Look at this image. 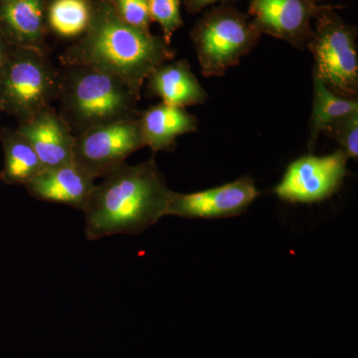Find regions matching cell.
<instances>
[{
	"mask_svg": "<svg viewBox=\"0 0 358 358\" xmlns=\"http://www.w3.org/2000/svg\"><path fill=\"white\" fill-rule=\"evenodd\" d=\"M358 112L357 98L336 95L313 74V102L308 148L312 152L320 133L339 117Z\"/></svg>",
	"mask_w": 358,
	"mask_h": 358,
	"instance_id": "e0dca14e",
	"label": "cell"
},
{
	"mask_svg": "<svg viewBox=\"0 0 358 358\" xmlns=\"http://www.w3.org/2000/svg\"><path fill=\"white\" fill-rule=\"evenodd\" d=\"M261 34L247 15L229 3L213 7L190 32L202 75L221 77L258 44Z\"/></svg>",
	"mask_w": 358,
	"mask_h": 358,
	"instance_id": "277c9868",
	"label": "cell"
},
{
	"mask_svg": "<svg viewBox=\"0 0 358 358\" xmlns=\"http://www.w3.org/2000/svg\"><path fill=\"white\" fill-rule=\"evenodd\" d=\"M0 140L4 154L0 179L6 185L25 186L43 171L34 148L16 129H2Z\"/></svg>",
	"mask_w": 358,
	"mask_h": 358,
	"instance_id": "2e32d148",
	"label": "cell"
},
{
	"mask_svg": "<svg viewBox=\"0 0 358 358\" xmlns=\"http://www.w3.org/2000/svg\"><path fill=\"white\" fill-rule=\"evenodd\" d=\"M230 1L234 0H185V6L188 13L196 14L201 13L205 7L216 3H229Z\"/></svg>",
	"mask_w": 358,
	"mask_h": 358,
	"instance_id": "7402d4cb",
	"label": "cell"
},
{
	"mask_svg": "<svg viewBox=\"0 0 358 358\" xmlns=\"http://www.w3.org/2000/svg\"><path fill=\"white\" fill-rule=\"evenodd\" d=\"M338 141L348 159L357 160L358 157V112L339 117L322 131Z\"/></svg>",
	"mask_w": 358,
	"mask_h": 358,
	"instance_id": "ffe728a7",
	"label": "cell"
},
{
	"mask_svg": "<svg viewBox=\"0 0 358 358\" xmlns=\"http://www.w3.org/2000/svg\"><path fill=\"white\" fill-rule=\"evenodd\" d=\"M348 159L341 148L324 157H301L289 164L274 193L291 203L324 201L341 189L348 173Z\"/></svg>",
	"mask_w": 358,
	"mask_h": 358,
	"instance_id": "ba28073f",
	"label": "cell"
},
{
	"mask_svg": "<svg viewBox=\"0 0 358 358\" xmlns=\"http://www.w3.org/2000/svg\"><path fill=\"white\" fill-rule=\"evenodd\" d=\"M138 122L145 147L154 152H171L178 136L194 133L199 127L196 117L185 108L162 102L141 113Z\"/></svg>",
	"mask_w": 358,
	"mask_h": 358,
	"instance_id": "5bb4252c",
	"label": "cell"
},
{
	"mask_svg": "<svg viewBox=\"0 0 358 358\" xmlns=\"http://www.w3.org/2000/svg\"><path fill=\"white\" fill-rule=\"evenodd\" d=\"M13 47L8 44L6 39L4 38L2 33L0 32V74L3 70L4 66L6 64L7 59H8L9 53H10Z\"/></svg>",
	"mask_w": 358,
	"mask_h": 358,
	"instance_id": "603a6c76",
	"label": "cell"
},
{
	"mask_svg": "<svg viewBox=\"0 0 358 358\" xmlns=\"http://www.w3.org/2000/svg\"><path fill=\"white\" fill-rule=\"evenodd\" d=\"M329 6L313 0H249L248 15L261 34L303 49L312 38L313 20Z\"/></svg>",
	"mask_w": 358,
	"mask_h": 358,
	"instance_id": "9c48e42d",
	"label": "cell"
},
{
	"mask_svg": "<svg viewBox=\"0 0 358 358\" xmlns=\"http://www.w3.org/2000/svg\"><path fill=\"white\" fill-rule=\"evenodd\" d=\"M92 0H50L47 4L49 31L64 39H78L92 18Z\"/></svg>",
	"mask_w": 358,
	"mask_h": 358,
	"instance_id": "ac0fdd59",
	"label": "cell"
},
{
	"mask_svg": "<svg viewBox=\"0 0 358 358\" xmlns=\"http://www.w3.org/2000/svg\"><path fill=\"white\" fill-rule=\"evenodd\" d=\"M95 186V179L70 162L44 169L25 188L41 201L68 205L83 211Z\"/></svg>",
	"mask_w": 358,
	"mask_h": 358,
	"instance_id": "7c38bea8",
	"label": "cell"
},
{
	"mask_svg": "<svg viewBox=\"0 0 358 358\" xmlns=\"http://www.w3.org/2000/svg\"><path fill=\"white\" fill-rule=\"evenodd\" d=\"M59 113L76 136L86 129L140 117L141 93L120 78L86 66H66L59 76Z\"/></svg>",
	"mask_w": 358,
	"mask_h": 358,
	"instance_id": "3957f363",
	"label": "cell"
},
{
	"mask_svg": "<svg viewBox=\"0 0 358 358\" xmlns=\"http://www.w3.org/2000/svg\"><path fill=\"white\" fill-rule=\"evenodd\" d=\"M93 11L86 32L61 55L65 66H86L120 78L134 91L150 73L173 60L176 52L164 37L128 24L112 0H92Z\"/></svg>",
	"mask_w": 358,
	"mask_h": 358,
	"instance_id": "6da1fadb",
	"label": "cell"
},
{
	"mask_svg": "<svg viewBox=\"0 0 358 358\" xmlns=\"http://www.w3.org/2000/svg\"><path fill=\"white\" fill-rule=\"evenodd\" d=\"M112 2L124 22L140 29L150 30L152 20L148 0H112Z\"/></svg>",
	"mask_w": 358,
	"mask_h": 358,
	"instance_id": "44dd1931",
	"label": "cell"
},
{
	"mask_svg": "<svg viewBox=\"0 0 358 358\" xmlns=\"http://www.w3.org/2000/svg\"><path fill=\"white\" fill-rule=\"evenodd\" d=\"M331 6L315 18L307 47L315 59L313 74L336 95L357 98V27L348 24Z\"/></svg>",
	"mask_w": 358,
	"mask_h": 358,
	"instance_id": "8992f818",
	"label": "cell"
},
{
	"mask_svg": "<svg viewBox=\"0 0 358 358\" xmlns=\"http://www.w3.org/2000/svg\"><path fill=\"white\" fill-rule=\"evenodd\" d=\"M255 181L244 176L226 185L188 193L171 192L166 215L187 219H219L239 216L258 199Z\"/></svg>",
	"mask_w": 358,
	"mask_h": 358,
	"instance_id": "30bf717a",
	"label": "cell"
},
{
	"mask_svg": "<svg viewBox=\"0 0 358 358\" xmlns=\"http://www.w3.org/2000/svg\"><path fill=\"white\" fill-rule=\"evenodd\" d=\"M171 192L154 159L122 164L96 185L85 206L87 238L140 234L166 216Z\"/></svg>",
	"mask_w": 358,
	"mask_h": 358,
	"instance_id": "7a4b0ae2",
	"label": "cell"
},
{
	"mask_svg": "<svg viewBox=\"0 0 358 358\" xmlns=\"http://www.w3.org/2000/svg\"><path fill=\"white\" fill-rule=\"evenodd\" d=\"M16 131L29 141L44 169L73 162L74 134L64 117L52 106L20 122Z\"/></svg>",
	"mask_w": 358,
	"mask_h": 358,
	"instance_id": "8fae6325",
	"label": "cell"
},
{
	"mask_svg": "<svg viewBox=\"0 0 358 358\" xmlns=\"http://www.w3.org/2000/svg\"><path fill=\"white\" fill-rule=\"evenodd\" d=\"M313 2H315V3H322V1H324V0H313Z\"/></svg>",
	"mask_w": 358,
	"mask_h": 358,
	"instance_id": "cb8c5ba5",
	"label": "cell"
},
{
	"mask_svg": "<svg viewBox=\"0 0 358 358\" xmlns=\"http://www.w3.org/2000/svg\"><path fill=\"white\" fill-rule=\"evenodd\" d=\"M147 80L150 93L169 105L186 108L202 105L208 99L187 60L164 63Z\"/></svg>",
	"mask_w": 358,
	"mask_h": 358,
	"instance_id": "9a60e30c",
	"label": "cell"
},
{
	"mask_svg": "<svg viewBox=\"0 0 358 358\" xmlns=\"http://www.w3.org/2000/svg\"><path fill=\"white\" fill-rule=\"evenodd\" d=\"M0 112H1V109H0Z\"/></svg>",
	"mask_w": 358,
	"mask_h": 358,
	"instance_id": "d4e9b609",
	"label": "cell"
},
{
	"mask_svg": "<svg viewBox=\"0 0 358 358\" xmlns=\"http://www.w3.org/2000/svg\"><path fill=\"white\" fill-rule=\"evenodd\" d=\"M145 147L138 119L112 122L75 136L73 162L90 178H103Z\"/></svg>",
	"mask_w": 358,
	"mask_h": 358,
	"instance_id": "52a82bcc",
	"label": "cell"
},
{
	"mask_svg": "<svg viewBox=\"0 0 358 358\" xmlns=\"http://www.w3.org/2000/svg\"><path fill=\"white\" fill-rule=\"evenodd\" d=\"M152 22L159 23L162 37L171 44L174 33L185 24L181 16V0H148Z\"/></svg>",
	"mask_w": 358,
	"mask_h": 358,
	"instance_id": "d6986e66",
	"label": "cell"
},
{
	"mask_svg": "<svg viewBox=\"0 0 358 358\" xmlns=\"http://www.w3.org/2000/svg\"><path fill=\"white\" fill-rule=\"evenodd\" d=\"M59 76L46 50L13 47L0 74V109L29 119L57 99Z\"/></svg>",
	"mask_w": 358,
	"mask_h": 358,
	"instance_id": "5b68a950",
	"label": "cell"
},
{
	"mask_svg": "<svg viewBox=\"0 0 358 358\" xmlns=\"http://www.w3.org/2000/svg\"><path fill=\"white\" fill-rule=\"evenodd\" d=\"M48 0H0V32L11 47L45 50Z\"/></svg>",
	"mask_w": 358,
	"mask_h": 358,
	"instance_id": "4fadbf2b",
	"label": "cell"
}]
</instances>
